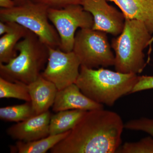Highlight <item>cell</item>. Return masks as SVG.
<instances>
[{
  "label": "cell",
  "mask_w": 153,
  "mask_h": 153,
  "mask_svg": "<svg viewBox=\"0 0 153 153\" xmlns=\"http://www.w3.org/2000/svg\"><path fill=\"white\" fill-rule=\"evenodd\" d=\"M117 113L104 108L88 111L51 153H115L125 128Z\"/></svg>",
  "instance_id": "6da1fadb"
},
{
  "label": "cell",
  "mask_w": 153,
  "mask_h": 153,
  "mask_svg": "<svg viewBox=\"0 0 153 153\" xmlns=\"http://www.w3.org/2000/svg\"><path fill=\"white\" fill-rule=\"evenodd\" d=\"M135 74L80 66L75 84L83 94L94 101L112 106L123 96L131 94L138 80Z\"/></svg>",
  "instance_id": "7a4b0ae2"
},
{
  "label": "cell",
  "mask_w": 153,
  "mask_h": 153,
  "mask_svg": "<svg viewBox=\"0 0 153 153\" xmlns=\"http://www.w3.org/2000/svg\"><path fill=\"white\" fill-rule=\"evenodd\" d=\"M19 52L6 64L0 63V76L12 82L29 85L41 75L48 62L49 47L29 31L16 47Z\"/></svg>",
  "instance_id": "3957f363"
},
{
  "label": "cell",
  "mask_w": 153,
  "mask_h": 153,
  "mask_svg": "<svg viewBox=\"0 0 153 153\" xmlns=\"http://www.w3.org/2000/svg\"><path fill=\"white\" fill-rule=\"evenodd\" d=\"M152 35L142 22L126 19L122 32L111 42L114 50L116 71L126 74H140L146 66L144 50Z\"/></svg>",
  "instance_id": "277c9868"
},
{
  "label": "cell",
  "mask_w": 153,
  "mask_h": 153,
  "mask_svg": "<svg viewBox=\"0 0 153 153\" xmlns=\"http://www.w3.org/2000/svg\"><path fill=\"white\" fill-rule=\"evenodd\" d=\"M48 6L27 0L10 9H0V20L15 22L38 36L48 47L60 48V41L57 31L48 16Z\"/></svg>",
  "instance_id": "5b68a950"
},
{
  "label": "cell",
  "mask_w": 153,
  "mask_h": 153,
  "mask_svg": "<svg viewBox=\"0 0 153 153\" xmlns=\"http://www.w3.org/2000/svg\"><path fill=\"white\" fill-rule=\"evenodd\" d=\"M106 34L92 28L77 31L72 51L78 57L81 66L98 68L114 65L115 56Z\"/></svg>",
  "instance_id": "8992f818"
},
{
  "label": "cell",
  "mask_w": 153,
  "mask_h": 153,
  "mask_svg": "<svg viewBox=\"0 0 153 153\" xmlns=\"http://www.w3.org/2000/svg\"><path fill=\"white\" fill-rule=\"evenodd\" d=\"M48 16L60 37V49L65 52L72 51L77 29L93 27L92 15L81 5H71L61 9L49 8Z\"/></svg>",
  "instance_id": "52a82bcc"
},
{
  "label": "cell",
  "mask_w": 153,
  "mask_h": 153,
  "mask_svg": "<svg viewBox=\"0 0 153 153\" xmlns=\"http://www.w3.org/2000/svg\"><path fill=\"white\" fill-rule=\"evenodd\" d=\"M49 49L48 62L41 75L55 84L58 90L75 83L81 64L75 53L64 52L60 48Z\"/></svg>",
  "instance_id": "ba28073f"
},
{
  "label": "cell",
  "mask_w": 153,
  "mask_h": 153,
  "mask_svg": "<svg viewBox=\"0 0 153 153\" xmlns=\"http://www.w3.org/2000/svg\"><path fill=\"white\" fill-rule=\"evenodd\" d=\"M107 0H83L81 5L93 17V30L118 36L124 27L125 17L110 5Z\"/></svg>",
  "instance_id": "9c48e42d"
},
{
  "label": "cell",
  "mask_w": 153,
  "mask_h": 153,
  "mask_svg": "<svg viewBox=\"0 0 153 153\" xmlns=\"http://www.w3.org/2000/svg\"><path fill=\"white\" fill-rule=\"evenodd\" d=\"M51 116L49 111L36 115L10 127L7 134L14 140L25 142L46 137L49 135Z\"/></svg>",
  "instance_id": "30bf717a"
},
{
  "label": "cell",
  "mask_w": 153,
  "mask_h": 153,
  "mask_svg": "<svg viewBox=\"0 0 153 153\" xmlns=\"http://www.w3.org/2000/svg\"><path fill=\"white\" fill-rule=\"evenodd\" d=\"M103 107V105L94 101L83 94L74 83L57 91L52 109L56 113L73 109L88 111L104 108Z\"/></svg>",
  "instance_id": "8fae6325"
},
{
  "label": "cell",
  "mask_w": 153,
  "mask_h": 153,
  "mask_svg": "<svg viewBox=\"0 0 153 153\" xmlns=\"http://www.w3.org/2000/svg\"><path fill=\"white\" fill-rule=\"evenodd\" d=\"M27 85L31 102L36 114L49 111L54 103L58 91L55 84L41 75Z\"/></svg>",
  "instance_id": "7c38bea8"
},
{
  "label": "cell",
  "mask_w": 153,
  "mask_h": 153,
  "mask_svg": "<svg viewBox=\"0 0 153 153\" xmlns=\"http://www.w3.org/2000/svg\"><path fill=\"white\" fill-rule=\"evenodd\" d=\"M115 3L126 19L142 22L153 34V0H107Z\"/></svg>",
  "instance_id": "4fadbf2b"
},
{
  "label": "cell",
  "mask_w": 153,
  "mask_h": 153,
  "mask_svg": "<svg viewBox=\"0 0 153 153\" xmlns=\"http://www.w3.org/2000/svg\"><path fill=\"white\" fill-rule=\"evenodd\" d=\"M11 30L0 38V63H9L17 55L16 47L29 30L22 25L11 22Z\"/></svg>",
  "instance_id": "5bb4252c"
},
{
  "label": "cell",
  "mask_w": 153,
  "mask_h": 153,
  "mask_svg": "<svg viewBox=\"0 0 153 153\" xmlns=\"http://www.w3.org/2000/svg\"><path fill=\"white\" fill-rule=\"evenodd\" d=\"M69 131L63 133L48 136L46 137L25 142L18 141L15 146H11V153H45L64 139L69 134Z\"/></svg>",
  "instance_id": "9a60e30c"
},
{
  "label": "cell",
  "mask_w": 153,
  "mask_h": 153,
  "mask_svg": "<svg viewBox=\"0 0 153 153\" xmlns=\"http://www.w3.org/2000/svg\"><path fill=\"white\" fill-rule=\"evenodd\" d=\"M86 111L73 109L59 111L52 115L49 135L58 134L71 130Z\"/></svg>",
  "instance_id": "2e32d148"
},
{
  "label": "cell",
  "mask_w": 153,
  "mask_h": 153,
  "mask_svg": "<svg viewBox=\"0 0 153 153\" xmlns=\"http://www.w3.org/2000/svg\"><path fill=\"white\" fill-rule=\"evenodd\" d=\"M36 115L31 102L0 108V118L5 121L20 122Z\"/></svg>",
  "instance_id": "e0dca14e"
},
{
  "label": "cell",
  "mask_w": 153,
  "mask_h": 153,
  "mask_svg": "<svg viewBox=\"0 0 153 153\" xmlns=\"http://www.w3.org/2000/svg\"><path fill=\"white\" fill-rule=\"evenodd\" d=\"M0 98H16L31 102L28 85L21 82H12L0 76Z\"/></svg>",
  "instance_id": "ac0fdd59"
},
{
  "label": "cell",
  "mask_w": 153,
  "mask_h": 153,
  "mask_svg": "<svg viewBox=\"0 0 153 153\" xmlns=\"http://www.w3.org/2000/svg\"><path fill=\"white\" fill-rule=\"evenodd\" d=\"M117 153H153V137L151 136L134 142H126L121 145Z\"/></svg>",
  "instance_id": "d6986e66"
},
{
  "label": "cell",
  "mask_w": 153,
  "mask_h": 153,
  "mask_svg": "<svg viewBox=\"0 0 153 153\" xmlns=\"http://www.w3.org/2000/svg\"><path fill=\"white\" fill-rule=\"evenodd\" d=\"M125 128L146 133L153 137V119L147 117L131 120L124 124Z\"/></svg>",
  "instance_id": "ffe728a7"
},
{
  "label": "cell",
  "mask_w": 153,
  "mask_h": 153,
  "mask_svg": "<svg viewBox=\"0 0 153 153\" xmlns=\"http://www.w3.org/2000/svg\"><path fill=\"white\" fill-rule=\"evenodd\" d=\"M51 8L61 9L71 5L82 4L83 0H31Z\"/></svg>",
  "instance_id": "44dd1931"
},
{
  "label": "cell",
  "mask_w": 153,
  "mask_h": 153,
  "mask_svg": "<svg viewBox=\"0 0 153 153\" xmlns=\"http://www.w3.org/2000/svg\"><path fill=\"white\" fill-rule=\"evenodd\" d=\"M153 89V75L139 76L138 80L134 86L131 94Z\"/></svg>",
  "instance_id": "7402d4cb"
},
{
  "label": "cell",
  "mask_w": 153,
  "mask_h": 153,
  "mask_svg": "<svg viewBox=\"0 0 153 153\" xmlns=\"http://www.w3.org/2000/svg\"><path fill=\"white\" fill-rule=\"evenodd\" d=\"M11 25L10 22H0V36H2L8 33L11 30Z\"/></svg>",
  "instance_id": "603a6c76"
},
{
  "label": "cell",
  "mask_w": 153,
  "mask_h": 153,
  "mask_svg": "<svg viewBox=\"0 0 153 153\" xmlns=\"http://www.w3.org/2000/svg\"><path fill=\"white\" fill-rule=\"evenodd\" d=\"M16 5L13 0H0V7L2 9H10Z\"/></svg>",
  "instance_id": "cb8c5ba5"
},
{
  "label": "cell",
  "mask_w": 153,
  "mask_h": 153,
  "mask_svg": "<svg viewBox=\"0 0 153 153\" xmlns=\"http://www.w3.org/2000/svg\"><path fill=\"white\" fill-rule=\"evenodd\" d=\"M13 1L16 3V5H17L25 2L27 0H13Z\"/></svg>",
  "instance_id": "d4e9b609"
},
{
  "label": "cell",
  "mask_w": 153,
  "mask_h": 153,
  "mask_svg": "<svg viewBox=\"0 0 153 153\" xmlns=\"http://www.w3.org/2000/svg\"><path fill=\"white\" fill-rule=\"evenodd\" d=\"M153 42V34L152 35V38H151L150 41L149 43V45H151V44H152Z\"/></svg>",
  "instance_id": "484cf974"
}]
</instances>
